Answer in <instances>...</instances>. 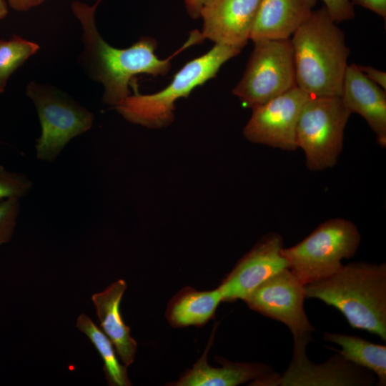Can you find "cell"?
Wrapping results in <instances>:
<instances>
[{"label":"cell","mask_w":386,"mask_h":386,"mask_svg":"<svg viewBox=\"0 0 386 386\" xmlns=\"http://www.w3.org/2000/svg\"><path fill=\"white\" fill-rule=\"evenodd\" d=\"M325 340L339 345L341 350H334L347 360L365 368L376 376L377 385H386V346L369 342L362 337L325 332Z\"/></svg>","instance_id":"obj_19"},{"label":"cell","mask_w":386,"mask_h":386,"mask_svg":"<svg viewBox=\"0 0 386 386\" xmlns=\"http://www.w3.org/2000/svg\"><path fill=\"white\" fill-rule=\"evenodd\" d=\"M310 339V335L294 338L290 364L268 386H368L375 383V374L337 352L323 363L312 362L305 352Z\"/></svg>","instance_id":"obj_9"},{"label":"cell","mask_w":386,"mask_h":386,"mask_svg":"<svg viewBox=\"0 0 386 386\" xmlns=\"http://www.w3.org/2000/svg\"><path fill=\"white\" fill-rule=\"evenodd\" d=\"M323 6L290 38L297 86L312 96H340L350 49Z\"/></svg>","instance_id":"obj_2"},{"label":"cell","mask_w":386,"mask_h":386,"mask_svg":"<svg viewBox=\"0 0 386 386\" xmlns=\"http://www.w3.org/2000/svg\"><path fill=\"white\" fill-rule=\"evenodd\" d=\"M222 297L218 287L198 291L185 287L169 301L166 317L174 327H200L214 317Z\"/></svg>","instance_id":"obj_18"},{"label":"cell","mask_w":386,"mask_h":386,"mask_svg":"<svg viewBox=\"0 0 386 386\" xmlns=\"http://www.w3.org/2000/svg\"><path fill=\"white\" fill-rule=\"evenodd\" d=\"M361 240L357 226L343 218L320 224L297 244L284 248L290 271L305 285L328 278L356 253Z\"/></svg>","instance_id":"obj_5"},{"label":"cell","mask_w":386,"mask_h":386,"mask_svg":"<svg viewBox=\"0 0 386 386\" xmlns=\"http://www.w3.org/2000/svg\"><path fill=\"white\" fill-rule=\"evenodd\" d=\"M340 98L352 113L360 115L376 135L377 144L386 147L385 90L367 78L355 64L348 65Z\"/></svg>","instance_id":"obj_15"},{"label":"cell","mask_w":386,"mask_h":386,"mask_svg":"<svg viewBox=\"0 0 386 386\" xmlns=\"http://www.w3.org/2000/svg\"><path fill=\"white\" fill-rule=\"evenodd\" d=\"M351 113L340 96H310L300 112L296 144L311 171L334 167L343 148L344 132Z\"/></svg>","instance_id":"obj_6"},{"label":"cell","mask_w":386,"mask_h":386,"mask_svg":"<svg viewBox=\"0 0 386 386\" xmlns=\"http://www.w3.org/2000/svg\"><path fill=\"white\" fill-rule=\"evenodd\" d=\"M306 298L338 310L352 328L386 340V264L351 262L331 277L305 285Z\"/></svg>","instance_id":"obj_3"},{"label":"cell","mask_w":386,"mask_h":386,"mask_svg":"<svg viewBox=\"0 0 386 386\" xmlns=\"http://www.w3.org/2000/svg\"><path fill=\"white\" fill-rule=\"evenodd\" d=\"M8 14L7 4L6 0H0V20L3 19Z\"/></svg>","instance_id":"obj_29"},{"label":"cell","mask_w":386,"mask_h":386,"mask_svg":"<svg viewBox=\"0 0 386 386\" xmlns=\"http://www.w3.org/2000/svg\"><path fill=\"white\" fill-rule=\"evenodd\" d=\"M32 188L33 182L26 174L9 171L0 164V200L21 199L29 194Z\"/></svg>","instance_id":"obj_22"},{"label":"cell","mask_w":386,"mask_h":386,"mask_svg":"<svg viewBox=\"0 0 386 386\" xmlns=\"http://www.w3.org/2000/svg\"><path fill=\"white\" fill-rule=\"evenodd\" d=\"M127 289L124 279L112 283L101 292L92 295L99 326L110 339L122 362L127 367L135 359L137 343L130 335L120 312V302Z\"/></svg>","instance_id":"obj_17"},{"label":"cell","mask_w":386,"mask_h":386,"mask_svg":"<svg viewBox=\"0 0 386 386\" xmlns=\"http://www.w3.org/2000/svg\"><path fill=\"white\" fill-rule=\"evenodd\" d=\"M284 248L280 234L264 235L221 282L218 289L222 301L243 300L264 281L288 268Z\"/></svg>","instance_id":"obj_12"},{"label":"cell","mask_w":386,"mask_h":386,"mask_svg":"<svg viewBox=\"0 0 386 386\" xmlns=\"http://www.w3.org/2000/svg\"><path fill=\"white\" fill-rule=\"evenodd\" d=\"M26 95L35 105L41 124L35 145L39 160L54 162L71 139L93 125L91 112L51 86L32 81L26 87Z\"/></svg>","instance_id":"obj_7"},{"label":"cell","mask_w":386,"mask_h":386,"mask_svg":"<svg viewBox=\"0 0 386 386\" xmlns=\"http://www.w3.org/2000/svg\"><path fill=\"white\" fill-rule=\"evenodd\" d=\"M210 343L193 367L170 385L236 386L252 381L251 385L266 386L279 375L270 366L264 364L234 362L219 357L217 361L222 366L213 367L207 360Z\"/></svg>","instance_id":"obj_14"},{"label":"cell","mask_w":386,"mask_h":386,"mask_svg":"<svg viewBox=\"0 0 386 386\" xmlns=\"http://www.w3.org/2000/svg\"><path fill=\"white\" fill-rule=\"evenodd\" d=\"M297 86L290 39L254 42L244 74L232 89L244 107L253 108Z\"/></svg>","instance_id":"obj_8"},{"label":"cell","mask_w":386,"mask_h":386,"mask_svg":"<svg viewBox=\"0 0 386 386\" xmlns=\"http://www.w3.org/2000/svg\"><path fill=\"white\" fill-rule=\"evenodd\" d=\"M47 0H7L9 5L19 11H25L32 9Z\"/></svg>","instance_id":"obj_27"},{"label":"cell","mask_w":386,"mask_h":386,"mask_svg":"<svg viewBox=\"0 0 386 386\" xmlns=\"http://www.w3.org/2000/svg\"><path fill=\"white\" fill-rule=\"evenodd\" d=\"M359 69L370 81L386 89V73L370 66L357 65Z\"/></svg>","instance_id":"obj_26"},{"label":"cell","mask_w":386,"mask_h":386,"mask_svg":"<svg viewBox=\"0 0 386 386\" xmlns=\"http://www.w3.org/2000/svg\"><path fill=\"white\" fill-rule=\"evenodd\" d=\"M331 18L335 23L354 18V6L350 0H322Z\"/></svg>","instance_id":"obj_24"},{"label":"cell","mask_w":386,"mask_h":386,"mask_svg":"<svg viewBox=\"0 0 386 386\" xmlns=\"http://www.w3.org/2000/svg\"><path fill=\"white\" fill-rule=\"evenodd\" d=\"M241 51L237 47L214 44L207 53L186 63L165 88L154 94H140L133 80L130 86L134 94L115 109L132 124L149 129L166 127L174 121L176 101L187 98L196 87L214 78L222 66Z\"/></svg>","instance_id":"obj_4"},{"label":"cell","mask_w":386,"mask_h":386,"mask_svg":"<svg viewBox=\"0 0 386 386\" xmlns=\"http://www.w3.org/2000/svg\"><path fill=\"white\" fill-rule=\"evenodd\" d=\"M39 49L37 44L16 35L8 41L0 39V93L11 75Z\"/></svg>","instance_id":"obj_21"},{"label":"cell","mask_w":386,"mask_h":386,"mask_svg":"<svg viewBox=\"0 0 386 386\" xmlns=\"http://www.w3.org/2000/svg\"><path fill=\"white\" fill-rule=\"evenodd\" d=\"M310 96L296 86L252 108V115L243 129L244 137L252 143L295 150L298 119Z\"/></svg>","instance_id":"obj_11"},{"label":"cell","mask_w":386,"mask_h":386,"mask_svg":"<svg viewBox=\"0 0 386 386\" xmlns=\"http://www.w3.org/2000/svg\"><path fill=\"white\" fill-rule=\"evenodd\" d=\"M20 211V198L0 200V246L11 239Z\"/></svg>","instance_id":"obj_23"},{"label":"cell","mask_w":386,"mask_h":386,"mask_svg":"<svg viewBox=\"0 0 386 386\" xmlns=\"http://www.w3.org/2000/svg\"><path fill=\"white\" fill-rule=\"evenodd\" d=\"M305 285L286 268L262 283L243 301L251 310L284 324L295 338L315 330L305 311Z\"/></svg>","instance_id":"obj_10"},{"label":"cell","mask_w":386,"mask_h":386,"mask_svg":"<svg viewBox=\"0 0 386 386\" xmlns=\"http://www.w3.org/2000/svg\"><path fill=\"white\" fill-rule=\"evenodd\" d=\"M260 0H206L201 34L215 44L242 49L250 39Z\"/></svg>","instance_id":"obj_13"},{"label":"cell","mask_w":386,"mask_h":386,"mask_svg":"<svg viewBox=\"0 0 386 386\" xmlns=\"http://www.w3.org/2000/svg\"><path fill=\"white\" fill-rule=\"evenodd\" d=\"M76 327L86 335L99 353L108 384L112 386L132 385L127 367L120 364L113 344L107 335L84 313L77 318Z\"/></svg>","instance_id":"obj_20"},{"label":"cell","mask_w":386,"mask_h":386,"mask_svg":"<svg viewBox=\"0 0 386 386\" xmlns=\"http://www.w3.org/2000/svg\"><path fill=\"white\" fill-rule=\"evenodd\" d=\"M352 4L360 6L386 19V0H350Z\"/></svg>","instance_id":"obj_25"},{"label":"cell","mask_w":386,"mask_h":386,"mask_svg":"<svg viewBox=\"0 0 386 386\" xmlns=\"http://www.w3.org/2000/svg\"><path fill=\"white\" fill-rule=\"evenodd\" d=\"M101 0L93 6L80 2L72 4L76 16L82 27L83 64L89 76L102 84L103 102L115 107L131 94L129 86L137 74L154 77L166 75L171 69L172 59L183 50L204 41L201 32H190L188 40L174 54L161 59L155 54L157 41L142 36L130 47L118 49L106 42L98 31L94 12Z\"/></svg>","instance_id":"obj_1"},{"label":"cell","mask_w":386,"mask_h":386,"mask_svg":"<svg viewBox=\"0 0 386 386\" xmlns=\"http://www.w3.org/2000/svg\"><path fill=\"white\" fill-rule=\"evenodd\" d=\"M317 0H260L250 35L253 42L290 39Z\"/></svg>","instance_id":"obj_16"},{"label":"cell","mask_w":386,"mask_h":386,"mask_svg":"<svg viewBox=\"0 0 386 386\" xmlns=\"http://www.w3.org/2000/svg\"><path fill=\"white\" fill-rule=\"evenodd\" d=\"M206 0H184L188 14L194 19L200 17V10Z\"/></svg>","instance_id":"obj_28"}]
</instances>
